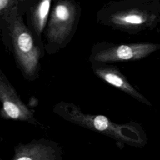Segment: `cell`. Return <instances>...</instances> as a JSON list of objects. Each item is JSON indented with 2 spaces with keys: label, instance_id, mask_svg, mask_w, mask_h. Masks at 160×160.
<instances>
[{
  "label": "cell",
  "instance_id": "obj_8",
  "mask_svg": "<svg viewBox=\"0 0 160 160\" xmlns=\"http://www.w3.org/2000/svg\"><path fill=\"white\" fill-rule=\"evenodd\" d=\"M94 73L100 78L120 88L122 91L131 94L141 101H144V98L139 94L115 69L106 67H96L93 68ZM145 102V101H144Z\"/></svg>",
  "mask_w": 160,
  "mask_h": 160
},
{
  "label": "cell",
  "instance_id": "obj_2",
  "mask_svg": "<svg viewBox=\"0 0 160 160\" xmlns=\"http://www.w3.org/2000/svg\"><path fill=\"white\" fill-rule=\"evenodd\" d=\"M79 5L71 0L58 1L49 14L46 30L47 44L53 50L63 48L73 36L79 15Z\"/></svg>",
  "mask_w": 160,
  "mask_h": 160
},
{
  "label": "cell",
  "instance_id": "obj_10",
  "mask_svg": "<svg viewBox=\"0 0 160 160\" xmlns=\"http://www.w3.org/2000/svg\"><path fill=\"white\" fill-rule=\"evenodd\" d=\"M122 21L131 24H141L144 22L143 19L138 15H131L123 18Z\"/></svg>",
  "mask_w": 160,
  "mask_h": 160
},
{
  "label": "cell",
  "instance_id": "obj_3",
  "mask_svg": "<svg viewBox=\"0 0 160 160\" xmlns=\"http://www.w3.org/2000/svg\"><path fill=\"white\" fill-rule=\"evenodd\" d=\"M53 112L64 119L76 125L99 131L124 141H134L122 133V127L112 123L106 117L102 115L94 116L85 114L73 103L61 101L54 106Z\"/></svg>",
  "mask_w": 160,
  "mask_h": 160
},
{
  "label": "cell",
  "instance_id": "obj_7",
  "mask_svg": "<svg viewBox=\"0 0 160 160\" xmlns=\"http://www.w3.org/2000/svg\"><path fill=\"white\" fill-rule=\"evenodd\" d=\"M51 0H42L29 6L30 21L32 28L31 32L39 46L43 49L41 40L42 32L47 23L51 8Z\"/></svg>",
  "mask_w": 160,
  "mask_h": 160
},
{
  "label": "cell",
  "instance_id": "obj_9",
  "mask_svg": "<svg viewBox=\"0 0 160 160\" xmlns=\"http://www.w3.org/2000/svg\"><path fill=\"white\" fill-rule=\"evenodd\" d=\"M26 1L0 0V29L4 28V19L5 16L14 8L21 6Z\"/></svg>",
  "mask_w": 160,
  "mask_h": 160
},
{
  "label": "cell",
  "instance_id": "obj_6",
  "mask_svg": "<svg viewBox=\"0 0 160 160\" xmlns=\"http://www.w3.org/2000/svg\"><path fill=\"white\" fill-rule=\"evenodd\" d=\"M56 151L49 144L31 142L16 148L12 160H56Z\"/></svg>",
  "mask_w": 160,
  "mask_h": 160
},
{
  "label": "cell",
  "instance_id": "obj_1",
  "mask_svg": "<svg viewBox=\"0 0 160 160\" xmlns=\"http://www.w3.org/2000/svg\"><path fill=\"white\" fill-rule=\"evenodd\" d=\"M26 6L24 4L14 8L5 16L4 22L18 67L27 80L34 81L39 76L43 49L24 22L22 12Z\"/></svg>",
  "mask_w": 160,
  "mask_h": 160
},
{
  "label": "cell",
  "instance_id": "obj_4",
  "mask_svg": "<svg viewBox=\"0 0 160 160\" xmlns=\"http://www.w3.org/2000/svg\"><path fill=\"white\" fill-rule=\"evenodd\" d=\"M0 116L8 119L37 124L32 111L22 102L16 90L0 69Z\"/></svg>",
  "mask_w": 160,
  "mask_h": 160
},
{
  "label": "cell",
  "instance_id": "obj_5",
  "mask_svg": "<svg viewBox=\"0 0 160 160\" xmlns=\"http://www.w3.org/2000/svg\"><path fill=\"white\" fill-rule=\"evenodd\" d=\"M155 49L156 46L150 44L121 45L99 51L92 55V59L98 62L138 59L147 56Z\"/></svg>",
  "mask_w": 160,
  "mask_h": 160
}]
</instances>
